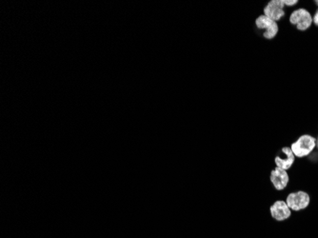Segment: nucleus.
<instances>
[{"label":"nucleus","mask_w":318,"mask_h":238,"mask_svg":"<svg viewBox=\"0 0 318 238\" xmlns=\"http://www.w3.org/2000/svg\"><path fill=\"white\" fill-rule=\"evenodd\" d=\"M296 159H304L311 156L317 149V137L305 133L300 135L290 146Z\"/></svg>","instance_id":"obj_1"},{"label":"nucleus","mask_w":318,"mask_h":238,"mask_svg":"<svg viewBox=\"0 0 318 238\" xmlns=\"http://www.w3.org/2000/svg\"><path fill=\"white\" fill-rule=\"evenodd\" d=\"M317 149L318 150V137H317Z\"/></svg>","instance_id":"obj_11"},{"label":"nucleus","mask_w":318,"mask_h":238,"mask_svg":"<svg viewBox=\"0 0 318 238\" xmlns=\"http://www.w3.org/2000/svg\"><path fill=\"white\" fill-rule=\"evenodd\" d=\"M263 15L273 21L279 22L286 16L283 0H270L263 9Z\"/></svg>","instance_id":"obj_5"},{"label":"nucleus","mask_w":318,"mask_h":238,"mask_svg":"<svg viewBox=\"0 0 318 238\" xmlns=\"http://www.w3.org/2000/svg\"><path fill=\"white\" fill-rule=\"evenodd\" d=\"M289 22L299 32H306L314 25L313 14L306 8H296L289 16Z\"/></svg>","instance_id":"obj_2"},{"label":"nucleus","mask_w":318,"mask_h":238,"mask_svg":"<svg viewBox=\"0 0 318 238\" xmlns=\"http://www.w3.org/2000/svg\"><path fill=\"white\" fill-rule=\"evenodd\" d=\"M282 153L285 156L284 158L282 157H276L274 159V164L275 167L283 169L285 171H289L294 164L295 162V156L293 155L291 147H283L282 148Z\"/></svg>","instance_id":"obj_8"},{"label":"nucleus","mask_w":318,"mask_h":238,"mask_svg":"<svg viewBox=\"0 0 318 238\" xmlns=\"http://www.w3.org/2000/svg\"><path fill=\"white\" fill-rule=\"evenodd\" d=\"M285 7H294L298 4V0H283Z\"/></svg>","instance_id":"obj_9"},{"label":"nucleus","mask_w":318,"mask_h":238,"mask_svg":"<svg viewBox=\"0 0 318 238\" xmlns=\"http://www.w3.org/2000/svg\"><path fill=\"white\" fill-rule=\"evenodd\" d=\"M313 23H314V25L318 27V8L316 10L315 14L313 15Z\"/></svg>","instance_id":"obj_10"},{"label":"nucleus","mask_w":318,"mask_h":238,"mask_svg":"<svg viewBox=\"0 0 318 238\" xmlns=\"http://www.w3.org/2000/svg\"><path fill=\"white\" fill-rule=\"evenodd\" d=\"M255 26L258 30L264 31L263 37L267 40H272L279 32L278 22L271 20L264 15H261L255 19Z\"/></svg>","instance_id":"obj_4"},{"label":"nucleus","mask_w":318,"mask_h":238,"mask_svg":"<svg viewBox=\"0 0 318 238\" xmlns=\"http://www.w3.org/2000/svg\"><path fill=\"white\" fill-rule=\"evenodd\" d=\"M315 3H316V5H317V6H318V0H316V1H315Z\"/></svg>","instance_id":"obj_12"},{"label":"nucleus","mask_w":318,"mask_h":238,"mask_svg":"<svg viewBox=\"0 0 318 238\" xmlns=\"http://www.w3.org/2000/svg\"><path fill=\"white\" fill-rule=\"evenodd\" d=\"M285 201L292 212H301L310 206L311 195L305 190H295L287 195Z\"/></svg>","instance_id":"obj_3"},{"label":"nucleus","mask_w":318,"mask_h":238,"mask_svg":"<svg viewBox=\"0 0 318 238\" xmlns=\"http://www.w3.org/2000/svg\"><path fill=\"white\" fill-rule=\"evenodd\" d=\"M270 213L271 217L278 221L283 222L292 216V210L289 208L285 200H276L270 207Z\"/></svg>","instance_id":"obj_6"},{"label":"nucleus","mask_w":318,"mask_h":238,"mask_svg":"<svg viewBox=\"0 0 318 238\" xmlns=\"http://www.w3.org/2000/svg\"><path fill=\"white\" fill-rule=\"evenodd\" d=\"M270 180L273 188L278 191H281L288 187L290 183V175L288 171L275 167L270 171Z\"/></svg>","instance_id":"obj_7"}]
</instances>
